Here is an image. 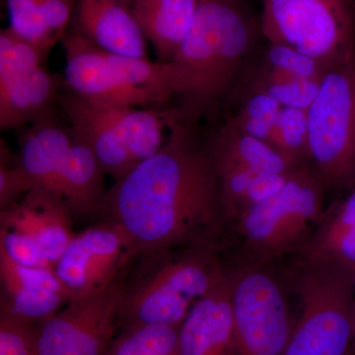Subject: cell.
<instances>
[{"label": "cell", "mask_w": 355, "mask_h": 355, "mask_svg": "<svg viewBox=\"0 0 355 355\" xmlns=\"http://www.w3.org/2000/svg\"><path fill=\"white\" fill-rule=\"evenodd\" d=\"M65 80L74 95L105 108L141 107L161 103L153 91L135 87L121 78L101 49L83 35L62 38Z\"/></svg>", "instance_id": "cell-11"}, {"label": "cell", "mask_w": 355, "mask_h": 355, "mask_svg": "<svg viewBox=\"0 0 355 355\" xmlns=\"http://www.w3.org/2000/svg\"><path fill=\"white\" fill-rule=\"evenodd\" d=\"M179 329L171 324L125 327L108 355H180Z\"/></svg>", "instance_id": "cell-25"}, {"label": "cell", "mask_w": 355, "mask_h": 355, "mask_svg": "<svg viewBox=\"0 0 355 355\" xmlns=\"http://www.w3.org/2000/svg\"><path fill=\"white\" fill-rule=\"evenodd\" d=\"M11 30L20 37L49 51L55 43L44 24L38 0H6Z\"/></svg>", "instance_id": "cell-32"}, {"label": "cell", "mask_w": 355, "mask_h": 355, "mask_svg": "<svg viewBox=\"0 0 355 355\" xmlns=\"http://www.w3.org/2000/svg\"><path fill=\"white\" fill-rule=\"evenodd\" d=\"M125 275L103 291L71 300L37 328V355H108L121 330Z\"/></svg>", "instance_id": "cell-9"}, {"label": "cell", "mask_w": 355, "mask_h": 355, "mask_svg": "<svg viewBox=\"0 0 355 355\" xmlns=\"http://www.w3.org/2000/svg\"><path fill=\"white\" fill-rule=\"evenodd\" d=\"M72 125V135L91 149L106 174L114 182L132 171V159L116 127L112 108L97 106L70 95L62 100Z\"/></svg>", "instance_id": "cell-16"}, {"label": "cell", "mask_w": 355, "mask_h": 355, "mask_svg": "<svg viewBox=\"0 0 355 355\" xmlns=\"http://www.w3.org/2000/svg\"><path fill=\"white\" fill-rule=\"evenodd\" d=\"M200 0H135L132 13L161 62L179 50L197 16Z\"/></svg>", "instance_id": "cell-18"}, {"label": "cell", "mask_w": 355, "mask_h": 355, "mask_svg": "<svg viewBox=\"0 0 355 355\" xmlns=\"http://www.w3.org/2000/svg\"><path fill=\"white\" fill-rule=\"evenodd\" d=\"M37 328L0 308V355H37Z\"/></svg>", "instance_id": "cell-33"}, {"label": "cell", "mask_w": 355, "mask_h": 355, "mask_svg": "<svg viewBox=\"0 0 355 355\" xmlns=\"http://www.w3.org/2000/svg\"><path fill=\"white\" fill-rule=\"evenodd\" d=\"M249 16L228 0H200L190 31L168 62L172 97L184 111H207L234 81L253 44Z\"/></svg>", "instance_id": "cell-2"}, {"label": "cell", "mask_w": 355, "mask_h": 355, "mask_svg": "<svg viewBox=\"0 0 355 355\" xmlns=\"http://www.w3.org/2000/svg\"><path fill=\"white\" fill-rule=\"evenodd\" d=\"M270 144L296 167H311L307 110L282 107Z\"/></svg>", "instance_id": "cell-26"}, {"label": "cell", "mask_w": 355, "mask_h": 355, "mask_svg": "<svg viewBox=\"0 0 355 355\" xmlns=\"http://www.w3.org/2000/svg\"><path fill=\"white\" fill-rule=\"evenodd\" d=\"M150 257L158 261L153 272L125 288L121 329L137 324L181 326L200 299L227 277L217 248L197 245Z\"/></svg>", "instance_id": "cell-4"}, {"label": "cell", "mask_w": 355, "mask_h": 355, "mask_svg": "<svg viewBox=\"0 0 355 355\" xmlns=\"http://www.w3.org/2000/svg\"><path fill=\"white\" fill-rule=\"evenodd\" d=\"M209 155L216 167L236 166L286 175L302 169L292 164L272 144L238 130L230 120L217 133Z\"/></svg>", "instance_id": "cell-21"}, {"label": "cell", "mask_w": 355, "mask_h": 355, "mask_svg": "<svg viewBox=\"0 0 355 355\" xmlns=\"http://www.w3.org/2000/svg\"><path fill=\"white\" fill-rule=\"evenodd\" d=\"M226 222H234L279 190L292 175L272 174L236 167H216Z\"/></svg>", "instance_id": "cell-23"}, {"label": "cell", "mask_w": 355, "mask_h": 355, "mask_svg": "<svg viewBox=\"0 0 355 355\" xmlns=\"http://www.w3.org/2000/svg\"><path fill=\"white\" fill-rule=\"evenodd\" d=\"M180 355H238L231 307V270L193 306L179 329Z\"/></svg>", "instance_id": "cell-13"}, {"label": "cell", "mask_w": 355, "mask_h": 355, "mask_svg": "<svg viewBox=\"0 0 355 355\" xmlns=\"http://www.w3.org/2000/svg\"><path fill=\"white\" fill-rule=\"evenodd\" d=\"M261 31L329 69L355 50V1L263 0Z\"/></svg>", "instance_id": "cell-7"}, {"label": "cell", "mask_w": 355, "mask_h": 355, "mask_svg": "<svg viewBox=\"0 0 355 355\" xmlns=\"http://www.w3.org/2000/svg\"><path fill=\"white\" fill-rule=\"evenodd\" d=\"M326 207L294 266H329L355 277V184Z\"/></svg>", "instance_id": "cell-15"}, {"label": "cell", "mask_w": 355, "mask_h": 355, "mask_svg": "<svg viewBox=\"0 0 355 355\" xmlns=\"http://www.w3.org/2000/svg\"><path fill=\"white\" fill-rule=\"evenodd\" d=\"M298 317L284 355H354V279L329 266H294Z\"/></svg>", "instance_id": "cell-5"}, {"label": "cell", "mask_w": 355, "mask_h": 355, "mask_svg": "<svg viewBox=\"0 0 355 355\" xmlns=\"http://www.w3.org/2000/svg\"><path fill=\"white\" fill-rule=\"evenodd\" d=\"M72 144L73 135L55 123H40L27 132L19 164L37 188L58 198L60 172Z\"/></svg>", "instance_id": "cell-19"}, {"label": "cell", "mask_w": 355, "mask_h": 355, "mask_svg": "<svg viewBox=\"0 0 355 355\" xmlns=\"http://www.w3.org/2000/svg\"><path fill=\"white\" fill-rule=\"evenodd\" d=\"M57 90V79L43 67L0 83V125L18 128L38 118Z\"/></svg>", "instance_id": "cell-22"}, {"label": "cell", "mask_w": 355, "mask_h": 355, "mask_svg": "<svg viewBox=\"0 0 355 355\" xmlns=\"http://www.w3.org/2000/svg\"><path fill=\"white\" fill-rule=\"evenodd\" d=\"M112 112L135 167L164 146L167 139L164 114L137 107H116L112 108Z\"/></svg>", "instance_id": "cell-24"}, {"label": "cell", "mask_w": 355, "mask_h": 355, "mask_svg": "<svg viewBox=\"0 0 355 355\" xmlns=\"http://www.w3.org/2000/svg\"><path fill=\"white\" fill-rule=\"evenodd\" d=\"M104 172L94 153L84 142L73 137V144L65 158L60 182L58 198L70 211L88 214L101 209Z\"/></svg>", "instance_id": "cell-20"}, {"label": "cell", "mask_w": 355, "mask_h": 355, "mask_svg": "<svg viewBox=\"0 0 355 355\" xmlns=\"http://www.w3.org/2000/svg\"><path fill=\"white\" fill-rule=\"evenodd\" d=\"M354 1H355V0H354Z\"/></svg>", "instance_id": "cell-38"}, {"label": "cell", "mask_w": 355, "mask_h": 355, "mask_svg": "<svg viewBox=\"0 0 355 355\" xmlns=\"http://www.w3.org/2000/svg\"><path fill=\"white\" fill-rule=\"evenodd\" d=\"M83 36L108 53L147 58L146 37L135 15L119 0H80Z\"/></svg>", "instance_id": "cell-17"}, {"label": "cell", "mask_w": 355, "mask_h": 355, "mask_svg": "<svg viewBox=\"0 0 355 355\" xmlns=\"http://www.w3.org/2000/svg\"><path fill=\"white\" fill-rule=\"evenodd\" d=\"M260 69L293 78L321 80L328 67L292 46L270 43Z\"/></svg>", "instance_id": "cell-31"}, {"label": "cell", "mask_w": 355, "mask_h": 355, "mask_svg": "<svg viewBox=\"0 0 355 355\" xmlns=\"http://www.w3.org/2000/svg\"><path fill=\"white\" fill-rule=\"evenodd\" d=\"M101 209L144 257L216 247L226 223L214 161L178 125L157 153L114 182Z\"/></svg>", "instance_id": "cell-1"}, {"label": "cell", "mask_w": 355, "mask_h": 355, "mask_svg": "<svg viewBox=\"0 0 355 355\" xmlns=\"http://www.w3.org/2000/svg\"><path fill=\"white\" fill-rule=\"evenodd\" d=\"M0 251L18 265L55 270V266L46 258L38 244L29 236L17 231L1 227Z\"/></svg>", "instance_id": "cell-34"}, {"label": "cell", "mask_w": 355, "mask_h": 355, "mask_svg": "<svg viewBox=\"0 0 355 355\" xmlns=\"http://www.w3.org/2000/svg\"><path fill=\"white\" fill-rule=\"evenodd\" d=\"M48 51L22 38L10 28L0 33V83L43 67Z\"/></svg>", "instance_id": "cell-30"}, {"label": "cell", "mask_w": 355, "mask_h": 355, "mask_svg": "<svg viewBox=\"0 0 355 355\" xmlns=\"http://www.w3.org/2000/svg\"><path fill=\"white\" fill-rule=\"evenodd\" d=\"M354 302H355V279H354ZM354 355H355V340H354Z\"/></svg>", "instance_id": "cell-37"}, {"label": "cell", "mask_w": 355, "mask_h": 355, "mask_svg": "<svg viewBox=\"0 0 355 355\" xmlns=\"http://www.w3.org/2000/svg\"><path fill=\"white\" fill-rule=\"evenodd\" d=\"M272 266L231 270V307L238 355H284L295 318L288 282Z\"/></svg>", "instance_id": "cell-8"}, {"label": "cell", "mask_w": 355, "mask_h": 355, "mask_svg": "<svg viewBox=\"0 0 355 355\" xmlns=\"http://www.w3.org/2000/svg\"><path fill=\"white\" fill-rule=\"evenodd\" d=\"M326 191L314 170L304 167L233 222L245 258L240 266H273L295 257L323 216Z\"/></svg>", "instance_id": "cell-3"}, {"label": "cell", "mask_w": 355, "mask_h": 355, "mask_svg": "<svg viewBox=\"0 0 355 355\" xmlns=\"http://www.w3.org/2000/svg\"><path fill=\"white\" fill-rule=\"evenodd\" d=\"M103 53L109 64L130 85L153 91L161 102L172 98L168 62H153L147 58L128 57L105 51Z\"/></svg>", "instance_id": "cell-27"}, {"label": "cell", "mask_w": 355, "mask_h": 355, "mask_svg": "<svg viewBox=\"0 0 355 355\" xmlns=\"http://www.w3.org/2000/svg\"><path fill=\"white\" fill-rule=\"evenodd\" d=\"M320 83L321 80L293 78L259 69L250 86L270 95L282 107L308 110L316 98Z\"/></svg>", "instance_id": "cell-29"}, {"label": "cell", "mask_w": 355, "mask_h": 355, "mask_svg": "<svg viewBox=\"0 0 355 355\" xmlns=\"http://www.w3.org/2000/svg\"><path fill=\"white\" fill-rule=\"evenodd\" d=\"M36 184L20 164L0 168V207L1 211L10 209L20 202L36 189Z\"/></svg>", "instance_id": "cell-35"}, {"label": "cell", "mask_w": 355, "mask_h": 355, "mask_svg": "<svg viewBox=\"0 0 355 355\" xmlns=\"http://www.w3.org/2000/svg\"><path fill=\"white\" fill-rule=\"evenodd\" d=\"M137 256L127 231L116 222L107 220L74 235L55 270L71 293V300H77L113 284Z\"/></svg>", "instance_id": "cell-10"}, {"label": "cell", "mask_w": 355, "mask_h": 355, "mask_svg": "<svg viewBox=\"0 0 355 355\" xmlns=\"http://www.w3.org/2000/svg\"><path fill=\"white\" fill-rule=\"evenodd\" d=\"M310 165L327 191L355 184V50L326 70L307 110Z\"/></svg>", "instance_id": "cell-6"}, {"label": "cell", "mask_w": 355, "mask_h": 355, "mask_svg": "<svg viewBox=\"0 0 355 355\" xmlns=\"http://www.w3.org/2000/svg\"><path fill=\"white\" fill-rule=\"evenodd\" d=\"M44 24L55 40L62 39L72 13V0H38Z\"/></svg>", "instance_id": "cell-36"}, {"label": "cell", "mask_w": 355, "mask_h": 355, "mask_svg": "<svg viewBox=\"0 0 355 355\" xmlns=\"http://www.w3.org/2000/svg\"><path fill=\"white\" fill-rule=\"evenodd\" d=\"M282 106L270 95L250 86L241 107L230 121L246 135L270 144Z\"/></svg>", "instance_id": "cell-28"}, {"label": "cell", "mask_w": 355, "mask_h": 355, "mask_svg": "<svg viewBox=\"0 0 355 355\" xmlns=\"http://www.w3.org/2000/svg\"><path fill=\"white\" fill-rule=\"evenodd\" d=\"M1 308L39 324L71 300V293L55 270L18 265L0 251Z\"/></svg>", "instance_id": "cell-12"}, {"label": "cell", "mask_w": 355, "mask_h": 355, "mask_svg": "<svg viewBox=\"0 0 355 355\" xmlns=\"http://www.w3.org/2000/svg\"><path fill=\"white\" fill-rule=\"evenodd\" d=\"M70 210L62 200L41 189H34L17 205L0 214L1 227L29 236L55 266L74 234Z\"/></svg>", "instance_id": "cell-14"}]
</instances>
